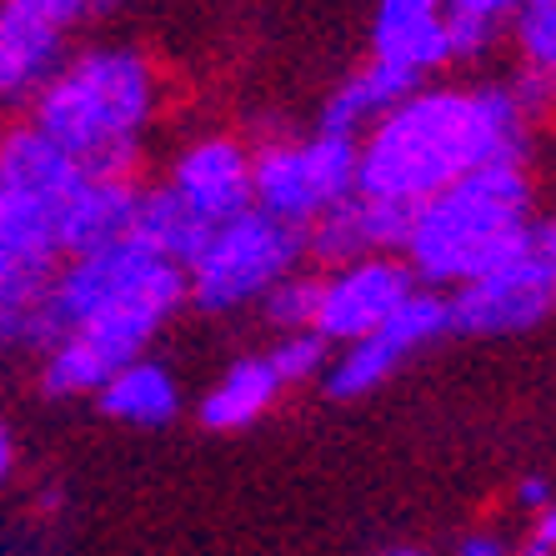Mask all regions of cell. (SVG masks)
<instances>
[{
	"mask_svg": "<svg viewBox=\"0 0 556 556\" xmlns=\"http://www.w3.org/2000/svg\"><path fill=\"white\" fill-rule=\"evenodd\" d=\"M542 121L511 76L427 80L356 141V195L412 211L481 166H531Z\"/></svg>",
	"mask_w": 556,
	"mask_h": 556,
	"instance_id": "6da1fadb",
	"label": "cell"
},
{
	"mask_svg": "<svg viewBox=\"0 0 556 556\" xmlns=\"http://www.w3.org/2000/svg\"><path fill=\"white\" fill-rule=\"evenodd\" d=\"M46 296L61 337L36 362V387L46 402H86L116 366L151 356L161 331L186 311V276L141 241H116L65 256Z\"/></svg>",
	"mask_w": 556,
	"mask_h": 556,
	"instance_id": "7a4b0ae2",
	"label": "cell"
},
{
	"mask_svg": "<svg viewBox=\"0 0 556 556\" xmlns=\"http://www.w3.org/2000/svg\"><path fill=\"white\" fill-rule=\"evenodd\" d=\"M166 111V76L141 46H86L61 61L26 121L80 176H136Z\"/></svg>",
	"mask_w": 556,
	"mask_h": 556,
	"instance_id": "3957f363",
	"label": "cell"
},
{
	"mask_svg": "<svg viewBox=\"0 0 556 556\" xmlns=\"http://www.w3.org/2000/svg\"><path fill=\"white\" fill-rule=\"evenodd\" d=\"M542 220V191L531 166H481L431 201L412 206L396 256L416 286L456 291L511 261Z\"/></svg>",
	"mask_w": 556,
	"mask_h": 556,
	"instance_id": "277c9868",
	"label": "cell"
},
{
	"mask_svg": "<svg viewBox=\"0 0 556 556\" xmlns=\"http://www.w3.org/2000/svg\"><path fill=\"white\" fill-rule=\"evenodd\" d=\"M301 266H306V236L261 211H241L236 220L206 231L195 256L181 266L186 306L211 321H231L261 306V296Z\"/></svg>",
	"mask_w": 556,
	"mask_h": 556,
	"instance_id": "5b68a950",
	"label": "cell"
},
{
	"mask_svg": "<svg viewBox=\"0 0 556 556\" xmlns=\"http://www.w3.org/2000/svg\"><path fill=\"white\" fill-rule=\"evenodd\" d=\"M346 195H356V141L326 130L251 141V211L306 236Z\"/></svg>",
	"mask_w": 556,
	"mask_h": 556,
	"instance_id": "8992f818",
	"label": "cell"
},
{
	"mask_svg": "<svg viewBox=\"0 0 556 556\" xmlns=\"http://www.w3.org/2000/svg\"><path fill=\"white\" fill-rule=\"evenodd\" d=\"M452 337H477V341H506V337H531L552 321L556 306V231L552 220H536L531 241L511 261L492 266L477 281L456 286L452 296Z\"/></svg>",
	"mask_w": 556,
	"mask_h": 556,
	"instance_id": "52a82bcc",
	"label": "cell"
},
{
	"mask_svg": "<svg viewBox=\"0 0 556 556\" xmlns=\"http://www.w3.org/2000/svg\"><path fill=\"white\" fill-rule=\"evenodd\" d=\"M441 337H452V306H446V291L416 286L387 326H376L371 337L331 351V362H326V371H321L316 387H321L326 402H366V396H376V391L387 387L391 376L402 371L412 356H421L427 346H437Z\"/></svg>",
	"mask_w": 556,
	"mask_h": 556,
	"instance_id": "ba28073f",
	"label": "cell"
},
{
	"mask_svg": "<svg viewBox=\"0 0 556 556\" xmlns=\"http://www.w3.org/2000/svg\"><path fill=\"white\" fill-rule=\"evenodd\" d=\"M416 291V276L406 271L402 256H356L341 266L316 271V316L311 331L326 346H351V341L371 337L376 326H387L402 301Z\"/></svg>",
	"mask_w": 556,
	"mask_h": 556,
	"instance_id": "9c48e42d",
	"label": "cell"
},
{
	"mask_svg": "<svg viewBox=\"0 0 556 556\" xmlns=\"http://www.w3.org/2000/svg\"><path fill=\"white\" fill-rule=\"evenodd\" d=\"M161 191L206 231L251 211V141L236 130H201L176 146Z\"/></svg>",
	"mask_w": 556,
	"mask_h": 556,
	"instance_id": "30bf717a",
	"label": "cell"
},
{
	"mask_svg": "<svg viewBox=\"0 0 556 556\" xmlns=\"http://www.w3.org/2000/svg\"><path fill=\"white\" fill-rule=\"evenodd\" d=\"M446 11H452V0H376L366 55L402 71L416 86H427L441 71H452Z\"/></svg>",
	"mask_w": 556,
	"mask_h": 556,
	"instance_id": "8fae6325",
	"label": "cell"
},
{
	"mask_svg": "<svg viewBox=\"0 0 556 556\" xmlns=\"http://www.w3.org/2000/svg\"><path fill=\"white\" fill-rule=\"evenodd\" d=\"M61 266L55 211L36 195L0 186V306L40 296Z\"/></svg>",
	"mask_w": 556,
	"mask_h": 556,
	"instance_id": "7c38bea8",
	"label": "cell"
},
{
	"mask_svg": "<svg viewBox=\"0 0 556 556\" xmlns=\"http://www.w3.org/2000/svg\"><path fill=\"white\" fill-rule=\"evenodd\" d=\"M65 55V26L26 0H0V111H26Z\"/></svg>",
	"mask_w": 556,
	"mask_h": 556,
	"instance_id": "4fadbf2b",
	"label": "cell"
},
{
	"mask_svg": "<svg viewBox=\"0 0 556 556\" xmlns=\"http://www.w3.org/2000/svg\"><path fill=\"white\" fill-rule=\"evenodd\" d=\"M146 186L136 176H80L71 195L55 211V241L65 256H86V251L130 241L136 231V211H141Z\"/></svg>",
	"mask_w": 556,
	"mask_h": 556,
	"instance_id": "5bb4252c",
	"label": "cell"
},
{
	"mask_svg": "<svg viewBox=\"0 0 556 556\" xmlns=\"http://www.w3.org/2000/svg\"><path fill=\"white\" fill-rule=\"evenodd\" d=\"M406 206H387L371 195H346L337 211H326L306 231V261L321 266H341L356 256H396L406 236Z\"/></svg>",
	"mask_w": 556,
	"mask_h": 556,
	"instance_id": "9a60e30c",
	"label": "cell"
},
{
	"mask_svg": "<svg viewBox=\"0 0 556 556\" xmlns=\"http://www.w3.org/2000/svg\"><path fill=\"white\" fill-rule=\"evenodd\" d=\"M91 402L116 427L166 431L186 412V387H181V376H176V366H166L161 356H141V362H126L105 376V387L96 391Z\"/></svg>",
	"mask_w": 556,
	"mask_h": 556,
	"instance_id": "2e32d148",
	"label": "cell"
},
{
	"mask_svg": "<svg viewBox=\"0 0 556 556\" xmlns=\"http://www.w3.org/2000/svg\"><path fill=\"white\" fill-rule=\"evenodd\" d=\"M281 396L286 387L266 366V356L247 351V356L220 366L216 381L195 396V427L211 431V437H236V431H251L256 421H266L281 406Z\"/></svg>",
	"mask_w": 556,
	"mask_h": 556,
	"instance_id": "e0dca14e",
	"label": "cell"
},
{
	"mask_svg": "<svg viewBox=\"0 0 556 556\" xmlns=\"http://www.w3.org/2000/svg\"><path fill=\"white\" fill-rule=\"evenodd\" d=\"M412 91H416V80H406L402 71H391V65H381V61L366 55L362 65H351L346 76L326 91L321 116H316V130H326V136H346V141H362L366 130H371L391 105L402 101V96H412Z\"/></svg>",
	"mask_w": 556,
	"mask_h": 556,
	"instance_id": "ac0fdd59",
	"label": "cell"
},
{
	"mask_svg": "<svg viewBox=\"0 0 556 556\" xmlns=\"http://www.w3.org/2000/svg\"><path fill=\"white\" fill-rule=\"evenodd\" d=\"M76 181H80V170L30 121L0 126V186H11L21 195H36L51 211H61V201L71 195Z\"/></svg>",
	"mask_w": 556,
	"mask_h": 556,
	"instance_id": "d6986e66",
	"label": "cell"
},
{
	"mask_svg": "<svg viewBox=\"0 0 556 556\" xmlns=\"http://www.w3.org/2000/svg\"><path fill=\"white\" fill-rule=\"evenodd\" d=\"M130 241H141L146 251H155V256H166L170 266H186V261L195 256V247L206 241V226L201 220H191L176 201H170L161 186H146L141 195V211H136V231H130Z\"/></svg>",
	"mask_w": 556,
	"mask_h": 556,
	"instance_id": "ffe728a7",
	"label": "cell"
},
{
	"mask_svg": "<svg viewBox=\"0 0 556 556\" xmlns=\"http://www.w3.org/2000/svg\"><path fill=\"white\" fill-rule=\"evenodd\" d=\"M61 326H55L51 296H26V301H5L0 306V356H21V362H40L55 346Z\"/></svg>",
	"mask_w": 556,
	"mask_h": 556,
	"instance_id": "44dd1931",
	"label": "cell"
},
{
	"mask_svg": "<svg viewBox=\"0 0 556 556\" xmlns=\"http://www.w3.org/2000/svg\"><path fill=\"white\" fill-rule=\"evenodd\" d=\"M502 40L517 55V71L556 80V5H521V11H511Z\"/></svg>",
	"mask_w": 556,
	"mask_h": 556,
	"instance_id": "7402d4cb",
	"label": "cell"
},
{
	"mask_svg": "<svg viewBox=\"0 0 556 556\" xmlns=\"http://www.w3.org/2000/svg\"><path fill=\"white\" fill-rule=\"evenodd\" d=\"M256 311L276 337H286V331H311V316H316V266H301V271L281 276V281L261 296Z\"/></svg>",
	"mask_w": 556,
	"mask_h": 556,
	"instance_id": "603a6c76",
	"label": "cell"
},
{
	"mask_svg": "<svg viewBox=\"0 0 556 556\" xmlns=\"http://www.w3.org/2000/svg\"><path fill=\"white\" fill-rule=\"evenodd\" d=\"M261 356H266V366L276 371V381L291 391V387H316V381H321L326 362H331V346H326L316 331H286V337H276Z\"/></svg>",
	"mask_w": 556,
	"mask_h": 556,
	"instance_id": "cb8c5ba5",
	"label": "cell"
},
{
	"mask_svg": "<svg viewBox=\"0 0 556 556\" xmlns=\"http://www.w3.org/2000/svg\"><path fill=\"white\" fill-rule=\"evenodd\" d=\"M521 5H556V0H452V15L477 21V26H492V30H506L511 11H521Z\"/></svg>",
	"mask_w": 556,
	"mask_h": 556,
	"instance_id": "d4e9b609",
	"label": "cell"
},
{
	"mask_svg": "<svg viewBox=\"0 0 556 556\" xmlns=\"http://www.w3.org/2000/svg\"><path fill=\"white\" fill-rule=\"evenodd\" d=\"M506 556H556V511H542V517H527V531H521Z\"/></svg>",
	"mask_w": 556,
	"mask_h": 556,
	"instance_id": "484cf974",
	"label": "cell"
},
{
	"mask_svg": "<svg viewBox=\"0 0 556 556\" xmlns=\"http://www.w3.org/2000/svg\"><path fill=\"white\" fill-rule=\"evenodd\" d=\"M506 552H511V536L496 527H471L452 546V556H506Z\"/></svg>",
	"mask_w": 556,
	"mask_h": 556,
	"instance_id": "4316f807",
	"label": "cell"
},
{
	"mask_svg": "<svg viewBox=\"0 0 556 556\" xmlns=\"http://www.w3.org/2000/svg\"><path fill=\"white\" fill-rule=\"evenodd\" d=\"M517 511L521 517L552 511V481H546V471H527V477L517 481Z\"/></svg>",
	"mask_w": 556,
	"mask_h": 556,
	"instance_id": "83f0119b",
	"label": "cell"
},
{
	"mask_svg": "<svg viewBox=\"0 0 556 556\" xmlns=\"http://www.w3.org/2000/svg\"><path fill=\"white\" fill-rule=\"evenodd\" d=\"M26 5H36L40 15H51L55 26H65V30L91 15V0H26Z\"/></svg>",
	"mask_w": 556,
	"mask_h": 556,
	"instance_id": "f1b7e54d",
	"label": "cell"
},
{
	"mask_svg": "<svg viewBox=\"0 0 556 556\" xmlns=\"http://www.w3.org/2000/svg\"><path fill=\"white\" fill-rule=\"evenodd\" d=\"M15 462H21V452H15V431L0 421V492L11 486V477H15Z\"/></svg>",
	"mask_w": 556,
	"mask_h": 556,
	"instance_id": "f546056e",
	"label": "cell"
},
{
	"mask_svg": "<svg viewBox=\"0 0 556 556\" xmlns=\"http://www.w3.org/2000/svg\"><path fill=\"white\" fill-rule=\"evenodd\" d=\"M130 0H91V15H111V11H126Z\"/></svg>",
	"mask_w": 556,
	"mask_h": 556,
	"instance_id": "4dcf8cb0",
	"label": "cell"
},
{
	"mask_svg": "<svg viewBox=\"0 0 556 556\" xmlns=\"http://www.w3.org/2000/svg\"><path fill=\"white\" fill-rule=\"evenodd\" d=\"M381 556H427V552H421V546H387Z\"/></svg>",
	"mask_w": 556,
	"mask_h": 556,
	"instance_id": "1f68e13d",
	"label": "cell"
}]
</instances>
